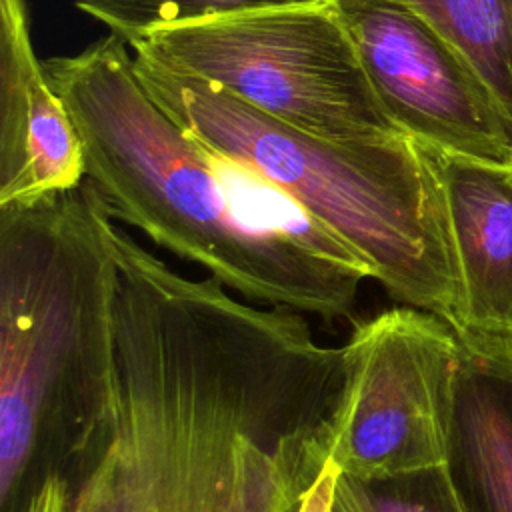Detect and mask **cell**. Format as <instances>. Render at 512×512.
<instances>
[{"label": "cell", "mask_w": 512, "mask_h": 512, "mask_svg": "<svg viewBox=\"0 0 512 512\" xmlns=\"http://www.w3.org/2000/svg\"><path fill=\"white\" fill-rule=\"evenodd\" d=\"M104 434L72 512H300L330 464L342 346L192 278L116 220Z\"/></svg>", "instance_id": "6da1fadb"}, {"label": "cell", "mask_w": 512, "mask_h": 512, "mask_svg": "<svg viewBox=\"0 0 512 512\" xmlns=\"http://www.w3.org/2000/svg\"><path fill=\"white\" fill-rule=\"evenodd\" d=\"M126 46L110 34L44 60L110 216L250 302L352 318L370 262L284 190L188 136L144 90Z\"/></svg>", "instance_id": "7a4b0ae2"}, {"label": "cell", "mask_w": 512, "mask_h": 512, "mask_svg": "<svg viewBox=\"0 0 512 512\" xmlns=\"http://www.w3.org/2000/svg\"><path fill=\"white\" fill-rule=\"evenodd\" d=\"M98 188L0 208V512L72 478L110 408L112 250Z\"/></svg>", "instance_id": "3957f363"}, {"label": "cell", "mask_w": 512, "mask_h": 512, "mask_svg": "<svg viewBox=\"0 0 512 512\" xmlns=\"http://www.w3.org/2000/svg\"><path fill=\"white\" fill-rule=\"evenodd\" d=\"M134 72L196 142L266 178L372 266L394 300L460 328L462 286L438 168L410 136L332 140L142 54Z\"/></svg>", "instance_id": "277c9868"}, {"label": "cell", "mask_w": 512, "mask_h": 512, "mask_svg": "<svg viewBox=\"0 0 512 512\" xmlns=\"http://www.w3.org/2000/svg\"><path fill=\"white\" fill-rule=\"evenodd\" d=\"M128 46L316 136H406L380 104L334 2L168 28Z\"/></svg>", "instance_id": "5b68a950"}, {"label": "cell", "mask_w": 512, "mask_h": 512, "mask_svg": "<svg viewBox=\"0 0 512 512\" xmlns=\"http://www.w3.org/2000/svg\"><path fill=\"white\" fill-rule=\"evenodd\" d=\"M342 356L334 468L376 484L446 466L460 364L454 328L402 304L358 322Z\"/></svg>", "instance_id": "8992f818"}, {"label": "cell", "mask_w": 512, "mask_h": 512, "mask_svg": "<svg viewBox=\"0 0 512 512\" xmlns=\"http://www.w3.org/2000/svg\"><path fill=\"white\" fill-rule=\"evenodd\" d=\"M396 128L416 142L512 164V118L474 66L400 0H334Z\"/></svg>", "instance_id": "52a82bcc"}, {"label": "cell", "mask_w": 512, "mask_h": 512, "mask_svg": "<svg viewBox=\"0 0 512 512\" xmlns=\"http://www.w3.org/2000/svg\"><path fill=\"white\" fill-rule=\"evenodd\" d=\"M84 178L82 140L32 48L28 0H0V208Z\"/></svg>", "instance_id": "ba28073f"}, {"label": "cell", "mask_w": 512, "mask_h": 512, "mask_svg": "<svg viewBox=\"0 0 512 512\" xmlns=\"http://www.w3.org/2000/svg\"><path fill=\"white\" fill-rule=\"evenodd\" d=\"M426 148L442 180L460 272L454 332L512 344V164Z\"/></svg>", "instance_id": "9c48e42d"}, {"label": "cell", "mask_w": 512, "mask_h": 512, "mask_svg": "<svg viewBox=\"0 0 512 512\" xmlns=\"http://www.w3.org/2000/svg\"><path fill=\"white\" fill-rule=\"evenodd\" d=\"M458 340L446 470L462 512H512V344Z\"/></svg>", "instance_id": "30bf717a"}, {"label": "cell", "mask_w": 512, "mask_h": 512, "mask_svg": "<svg viewBox=\"0 0 512 512\" xmlns=\"http://www.w3.org/2000/svg\"><path fill=\"white\" fill-rule=\"evenodd\" d=\"M334 0H74L76 8L132 44L160 30L262 10L324 6Z\"/></svg>", "instance_id": "8fae6325"}, {"label": "cell", "mask_w": 512, "mask_h": 512, "mask_svg": "<svg viewBox=\"0 0 512 512\" xmlns=\"http://www.w3.org/2000/svg\"><path fill=\"white\" fill-rule=\"evenodd\" d=\"M324 512H462L446 466L360 484L336 472Z\"/></svg>", "instance_id": "7c38bea8"}, {"label": "cell", "mask_w": 512, "mask_h": 512, "mask_svg": "<svg viewBox=\"0 0 512 512\" xmlns=\"http://www.w3.org/2000/svg\"><path fill=\"white\" fill-rule=\"evenodd\" d=\"M22 512H72L70 482L60 474L42 478Z\"/></svg>", "instance_id": "4fadbf2b"}, {"label": "cell", "mask_w": 512, "mask_h": 512, "mask_svg": "<svg viewBox=\"0 0 512 512\" xmlns=\"http://www.w3.org/2000/svg\"><path fill=\"white\" fill-rule=\"evenodd\" d=\"M400 2H406V0H400Z\"/></svg>", "instance_id": "5bb4252c"}]
</instances>
